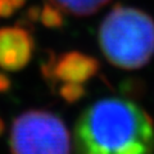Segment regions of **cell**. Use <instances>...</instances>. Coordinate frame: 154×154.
<instances>
[{
    "instance_id": "obj_1",
    "label": "cell",
    "mask_w": 154,
    "mask_h": 154,
    "mask_svg": "<svg viewBox=\"0 0 154 154\" xmlns=\"http://www.w3.org/2000/svg\"><path fill=\"white\" fill-rule=\"evenodd\" d=\"M75 143L77 154H153L154 123L130 100L102 99L80 116Z\"/></svg>"
},
{
    "instance_id": "obj_2",
    "label": "cell",
    "mask_w": 154,
    "mask_h": 154,
    "mask_svg": "<svg viewBox=\"0 0 154 154\" xmlns=\"http://www.w3.org/2000/svg\"><path fill=\"white\" fill-rule=\"evenodd\" d=\"M99 45L110 64L141 68L154 55V21L136 8L116 5L100 25Z\"/></svg>"
},
{
    "instance_id": "obj_3",
    "label": "cell",
    "mask_w": 154,
    "mask_h": 154,
    "mask_svg": "<svg viewBox=\"0 0 154 154\" xmlns=\"http://www.w3.org/2000/svg\"><path fill=\"white\" fill-rule=\"evenodd\" d=\"M9 146L12 154H71V137L58 116L28 110L14 119Z\"/></svg>"
},
{
    "instance_id": "obj_4",
    "label": "cell",
    "mask_w": 154,
    "mask_h": 154,
    "mask_svg": "<svg viewBox=\"0 0 154 154\" xmlns=\"http://www.w3.org/2000/svg\"><path fill=\"white\" fill-rule=\"evenodd\" d=\"M33 53V40L25 28H0V68L16 72L28 64Z\"/></svg>"
},
{
    "instance_id": "obj_5",
    "label": "cell",
    "mask_w": 154,
    "mask_h": 154,
    "mask_svg": "<svg viewBox=\"0 0 154 154\" xmlns=\"http://www.w3.org/2000/svg\"><path fill=\"white\" fill-rule=\"evenodd\" d=\"M99 71V62L95 58L82 54L80 51L66 53L54 62L53 81L84 84Z\"/></svg>"
},
{
    "instance_id": "obj_6",
    "label": "cell",
    "mask_w": 154,
    "mask_h": 154,
    "mask_svg": "<svg viewBox=\"0 0 154 154\" xmlns=\"http://www.w3.org/2000/svg\"><path fill=\"white\" fill-rule=\"evenodd\" d=\"M53 5L73 16H90L103 8L109 0H50Z\"/></svg>"
},
{
    "instance_id": "obj_7",
    "label": "cell",
    "mask_w": 154,
    "mask_h": 154,
    "mask_svg": "<svg viewBox=\"0 0 154 154\" xmlns=\"http://www.w3.org/2000/svg\"><path fill=\"white\" fill-rule=\"evenodd\" d=\"M40 22L48 28H59L63 25V16L62 11L53 4H45L41 8Z\"/></svg>"
},
{
    "instance_id": "obj_8",
    "label": "cell",
    "mask_w": 154,
    "mask_h": 154,
    "mask_svg": "<svg viewBox=\"0 0 154 154\" xmlns=\"http://www.w3.org/2000/svg\"><path fill=\"white\" fill-rule=\"evenodd\" d=\"M60 96L67 103H76L82 98L85 94V89L82 84H75V82H66L60 88Z\"/></svg>"
},
{
    "instance_id": "obj_9",
    "label": "cell",
    "mask_w": 154,
    "mask_h": 154,
    "mask_svg": "<svg viewBox=\"0 0 154 154\" xmlns=\"http://www.w3.org/2000/svg\"><path fill=\"white\" fill-rule=\"evenodd\" d=\"M16 11L11 0H0V18H8Z\"/></svg>"
},
{
    "instance_id": "obj_10",
    "label": "cell",
    "mask_w": 154,
    "mask_h": 154,
    "mask_svg": "<svg viewBox=\"0 0 154 154\" xmlns=\"http://www.w3.org/2000/svg\"><path fill=\"white\" fill-rule=\"evenodd\" d=\"M9 89H11V80L7 75L0 72V93H5Z\"/></svg>"
},
{
    "instance_id": "obj_11",
    "label": "cell",
    "mask_w": 154,
    "mask_h": 154,
    "mask_svg": "<svg viewBox=\"0 0 154 154\" xmlns=\"http://www.w3.org/2000/svg\"><path fill=\"white\" fill-rule=\"evenodd\" d=\"M40 13H41V8L32 7V8H30L27 16L30 18V21H40Z\"/></svg>"
},
{
    "instance_id": "obj_12",
    "label": "cell",
    "mask_w": 154,
    "mask_h": 154,
    "mask_svg": "<svg viewBox=\"0 0 154 154\" xmlns=\"http://www.w3.org/2000/svg\"><path fill=\"white\" fill-rule=\"evenodd\" d=\"M11 2L13 3V5L16 7V8H21L23 4L26 3V0H11Z\"/></svg>"
},
{
    "instance_id": "obj_13",
    "label": "cell",
    "mask_w": 154,
    "mask_h": 154,
    "mask_svg": "<svg viewBox=\"0 0 154 154\" xmlns=\"http://www.w3.org/2000/svg\"><path fill=\"white\" fill-rule=\"evenodd\" d=\"M4 130H5V125H4V121L0 118V135H3Z\"/></svg>"
}]
</instances>
